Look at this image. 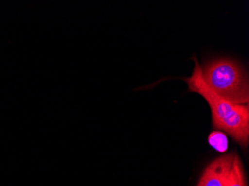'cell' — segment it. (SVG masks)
Here are the masks:
<instances>
[{"label":"cell","instance_id":"obj_1","mask_svg":"<svg viewBox=\"0 0 249 186\" xmlns=\"http://www.w3.org/2000/svg\"><path fill=\"white\" fill-rule=\"evenodd\" d=\"M194 68L192 75L184 78L189 92L202 96L211 107L214 128L224 131L242 148H246L249 139V105L235 104L216 94L205 83L196 57H193Z\"/></svg>","mask_w":249,"mask_h":186},{"label":"cell","instance_id":"obj_2","mask_svg":"<svg viewBox=\"0 0 249 186\" xmlns=\"http://www.w3.org/2000/svg\"><path fill=\"white\" fill-rule=\"evenodd\" d=\"M200 67L203 79L216 94L235 104H249V75L238 62L219 57Z\"/></svg>","mask_w":249,"mask_h":186},{"label":"cell","instance_id":"obj_3","mask_svg":"<svg viewBox=\"0 0 249 186\" xmlns=\"http://www.w3.org/2000/svg\"><path fill=\"white\" fill-rule=\"evenodd\" d=\"M236 153L222 155L205 168L197 186H226Z\"/></svg>","mask_w":249,"mask_h":186},{"label":"cell","instance_id":"obj_4","mask_svg":"<svg viewBox=\"0 0 249 186\" xmlns=\"http://www.w3.org/2000/svg\"><path fill=\"white\" fill-rule=\"evenodd\" d=\"M226 186H247L244 169L237 154L235 156Z\"/></svg>","mask_w":249,"mask_h":186},{"label":"cell","instance_id":"obj_5","mask_svg":"<svg viewBox=\"0 0 249 186\" xmlns=\"http://www.w3.org/2000/svg\"><path fill=\"white\" fill-rule=\"evenodd\" d=\"M210 145L219 152H225L228 149L227 137L220 131H213L208 137Z\"/></svg>","mask_w":249,"mask_h":186}]
</instances>
